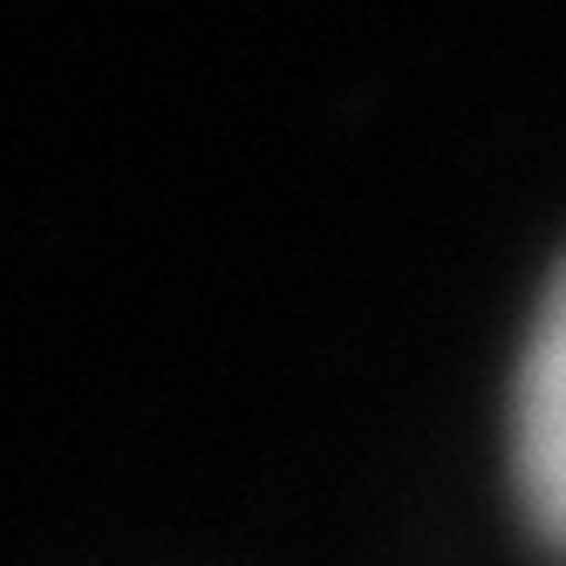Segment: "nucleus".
I'll return each instance as SVG.
<instances>
[{
	"instance_id": "obj_1",
	"label": "nucleus",
	"mask_w": 566,
	"mask_h": 566,
	"mask_svg": "<svg viewBox=\"0 0 566 566\" xmlns=\"http://www.w3.org/2000/svg\"><path fill=\"white\" fill-rule=\"evenodd\" d=\"M512 478L518 505L533 518V539L559 546L566 525V314H559V280L539 301L525 369L512 382Z\"/></svg>"
}]
</instances>
